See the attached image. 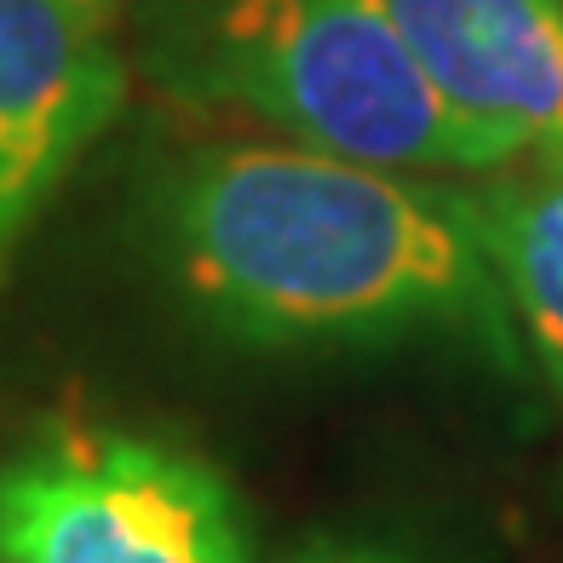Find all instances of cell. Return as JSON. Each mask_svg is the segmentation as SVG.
I'll use <instances>...</instances> for the list:
<instances>
[{"label": "cell", "instance_id": "obj_4", "mask_svg": "<svg viewBox=\"0 0 563 563\" xmlns=\"http://www.w3.org/2000/svg\"><path fill=\"white\" fill-rule=\"evenodd\" d=\"M115 104L110 30L69 0H0V282Z\"/></svg>", "mask_w": 563, "mask_h": 563}, {"label": "cell", "instance_id": "obj_2", "mask_svg": "<svg viewBox=\"0 0 563 563\" xmlns=\"http://www.w3.org/2000/svg\"><path fill=\"white\" fill-rule=\"evenodd\" d=\"M213 87L294 144L397 173H495L518 156L431 87L386 0H224Z\"/></svg>", "mask_w": 563, "mask_h": 563}, {"label": "cell", "instance_id": "obj_6", "mask_svg": "<svg viewBox=\"0 0 563 563\" xmlns=\"http://www.w3.org/2000/svg\"><path fill=\"white\" fill-rule=\"evenodd\" d=\"M472 208L506 311L563 402V167H529L472 196Z\"/></svg>", "mask_w": 563, "mask_h": 563}, {"label": "cell", "instance_id": "obj_1", "mask_svg": "<svg viewBox=\"0 0 563 563\" xmlns=\"http://www.w3.org/2000/svg\"><path fill=\"white\" fill-rule=\"evenodd\" d=\"M167 236L185 294L253 345H363L511 317L472 196L311 144L196 156L167 196Z\"/></svg>", "mask_w": 563, "mask_h": 563}, {"label": "cell", "instance_id": "obj_7", "mask_svg": "<svg viewBox=\"0 0 563 563\" xmlns=\"http://www.w3.org/2000/svg\"><path fill=\"white\" fill-rule=\"evenodd\" d=\"M282 563H397V558H379V552H299V558H282Z\"/></svg>", "mask_w": 563, "mask_h": 563}, {"label": "cell", "instance_id": "obj_5", "mask_svg": "<svg viewBox=\"0 0 563 563\" xmlns=\"http://www.w3.org/2000/svg\"><path fill=\"white\" fill-rule=\"evenodd\" d=\"M449 104L529 167H563V0H386Z\"/></svg>", "mask_w": 563, "mask_h": 563}, {"label": "cell", "instance_id": "obj_3", "mask_svg": "<svg viewBox=\"0 0 563 563\" xmlns=\"http://www.w3.org/2000/svg\"><path fill=\"white\" fill-rule=\"evenodd\" d=\"M0 563H247V529L208 460L69 426L0 466Z\"/></svg>", "mask_w": 563, "mask_h": 563}, {"label": "cell", "instance_id": "obj_8", "mask_svg": "<svg viewBox=\"0 0 563 563\" xmlns=\"http://www.w3.org/2000/svg\"><path fill=\"white\" fill-rule=\"evenodd\" d=\"M69 7L81 12L87 23H98V30H110V23H115V7H121V0H69Z\"/></svg>", "mask_w": 563, "mask_h": 563}]
</instances>
